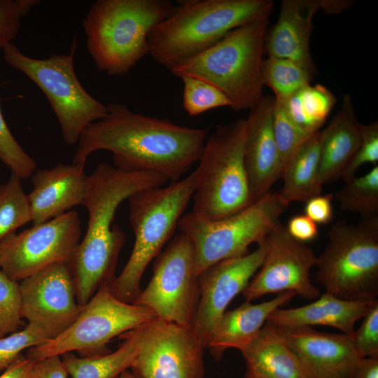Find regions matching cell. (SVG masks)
Here are the masks:
<instances>
[{
	"label": "cell",
	"instance_id": "1",
	"mask_svg": "<svg viewBox=\"0 0 378 378\" xmlns=\"http://www.w3.org/2000/svg\"><path fill=\"white\" fill-rule=\"evenodd\" d=\"M106 108L105 117L80 134L73 164L85 166L92 153L106 150L112 153L118 169L155 173L174 182L199 161L206 130L135 113L121 103H111Z\"/></svg>",
	"mask_w": 378,
	"mask_h": 378
},
{
	"label": "cell",
	"instance_id": "2",
	"mask_svg": "<svg viewBox=\"0 0 378 378\" xmlns=\"http://www.w3.org/2000/svg\"><path fill=\"white\" fill-rule=\"evenodd\" d=\"M168 179L150 172H130L102 162L89 175L83 206L88 213L85 234L70 262L77 302L83 307L104 284H111L126 235L111 225L119 205L134 193L163 186Z\"/></svg>",
	"mask_w": 378,
	"mask_h": 378
},
{
	"label": "cell",
	"instance_id": "3",
	"mask_svg": "<svg viewBox=\"0 0 378 378\" xmlns=\"http://www.w3.org/2000/svg\"><path fill=\"white\" fill-rule=\"evenodd\" d=\"M271 0H181L148 38V54L170 71L211 48L238 27L265 15Z\"/></svg>",
	"mask_w": 378,
	"mask_h": 378
},
{
	"label": "cell",
	"instance_id": "4",
	"mask_svg": "<svg viewBox=\"0 0 378 378\" xmlns=\"http://www.w3.org/2000/svg\"><path fill=\"white\" fill-rule=\"evenodd\" d=\"M169 0H97L83 21L88 50L107 75L130 71L148 54V38L172 12Z\"/></svg>",
	"mask_w": 378,
	"mask_h": 378
},
{
	"label": "cell",
	"instance_id": "5",
	"mask_svg": "<svg viewBox=\"0 0 378 378\" xmlns=\"http://www.w3.org/2000/svg\"><path fill=\"white\" fill-rule=\"evenodd\" d=\"M270 15L233 29L211 48L176 65L171 73L209 82L226 96L234 111L250 109L263 97L262 68Z\"/></svg>",
	"mask_w": 378,
	"mask_h": 378
},
{
	"label": "cell",
	"instance_id": "6",
	"mask_svg": "<svg viewBox=\"0 0 378 378\" xmlns=\"http://www.w3.org/2000/svg\"><path fill=\"white\" fill-rule=\"evenodd\" d=\"M197 180L195 169L166 186L144 189L127 199L135 241L127 264L109 285L111 293L118 300L133 304L141 293L144 272L173 236L192 199Z\"/></svg>",
	"mask_w": 378,
	"mask_h": 378
},
{
	"label": "cell",
	"instance_id": "7",
	"mask_svg": "<svg viewBox=\"0 0 378 378\" xmlns=\"http://www.w3.org/2000/svg\"><path fill=\"white\" fill-rule=\"evenodd\" d=\"M246 120L238 119L216 127L206 139L199 165L190 211L216 220L252 204L244 163Z\"/></svg>",
	"mask_w": 378,
	"mask_h": 378
},
{
	"label": "cell",
	"instance_id": "8",
	"mask_svg": "<svg viewBox=\"0 0 378 378\" xmlns=\"http://www.w3.org/2000/svg\"><path fill=\"white\" fill-rule=\"evenodd\" d=\"M328 236L315 265L326 292L348 300H377L378 216L356 223L337 220Z\"/></svg>",
	"mask_w": 378,
	"mask_h": 378
},
{
	"label": "cell",
	"instance_id": "9",
	"mask_svg": "<svg viewBox=\"0 0 378 378\" xmlns=\"http://www.w3.org/2000/svg\"><path fill=\"white\" fill-rule=\"evenodd\" d=\"M77 42L74 38L68 54H52L38 59L24 54L13 43L2 50L5 62L20 71L43 92L69 145L78 143L83 130L105 117L106 105L100 102L81 85L74 69Z\"/></svg>",
	"mask_w": 378,
	"mask_h": 378
},
{
	"label": "cell",
	"instance_id": "10",
	"mask_svg": "<svg viewBox=\"0 0 378 378\" xmlns=\"http://www.w3.org/2000/svg\"><path fill=\"white\" fill-rule=\"evenodd\" d=\"M288 206L277 191L216 220H202L191 212L183 214L177 227L193 244L196 275L219 261L249 253V246L259 244L280 223Z\"/></svg>",
	"mask_w": 378,
	"mask_h": 378
},
{
	"label": "cell",
	"instance_id": "11",
	"mask_svg": "<svg viewBox=\"0 0 378 378\" xmlns=\"http://www.w3.org/2000/svg\"><path fill=\"white\" fill-rule=\"evenodd\" d=\"M109 285L104 284L97 290L66 330L43 344L29 348L27 356L37 362L74 351L83 357L104 355L111 352L106 344L113 338L157 318L146 307L118 300Z\"/></svg>",
	"mask_w": 378,
	"mask_h": 378
},
{
	"label": "cell",
	"instance_id": "12",
	"mask_svg": "<svg viewBox=\"0 0 378 378\" xmlns=\"http://www.w3.org/2000/svg\"><path fill=\"white\" fill-rule=\"evenodd\" d=\"M153 272L133 304L150 309L158 318L192 326L200 289L191 239L181 232L172 238L156 258Z\"/></svg>",
	"mask_w": 378,
	"mask_h": 378
},
{
	"label": "cell",
	"instance_id": "13",
	"mask_svg": "<svg viewBox=\"0 0 378 378\" xmlns=\"http://www.w3.org/2000/svg\"><path fill=\"white\" fill-rule=\"evenodd\" d=\"M126 332L138 345L130 368L141 378H203L205 347L192 326L155 318Z\"/></svg>",
	"mask_w": 378,
	"mask_h": 378
},
{
	"label": "cell",
	"instance_id": "14",
	"mask_svg": "<svg viewBox=\"0 0 378 378\" xmlns=\"http://www.w3.org/2000/svg\"><path fill=\"white\" fill-rule=\"evenodd\" d=\"M80 234V220L74 211L14 232L0 242V268L11 279L20 281L52 264L70 262Z\"/></svg>",
	"mask_w": 378,
	"mask_h": 378
},
{
	"label": "cell",
	"instance_id": "15",
	"mask_svg": "<svg viewBox=\"0 0 378 378\" xmlns=\"http://www.w3.org/2000/svg\"><path fill=\"white\" fill-rule=\"evenodd\" d=\"M263 262L243 290L246 301L267 294L293 291L307 300H315L320 290L312 282L310 272L316 265L314 251L296 240L281 222L263 239Z\"/></svg>",
	"mask_w": 378,
	"mask_h": 378
},
{
	"label": "cell",
	"instance_id": "16",
	"mask_svg": "<svg viewBox=\"0 0 378 378\" xmlns=\"http://www.w3.org/2000/svg\"><path fill=\"white\" fill-rule=\"evenodd\" d=\"M19 284L22 318L40 328L50 339L66 330L81 312L70 262L52 264Z\"/></svg>",
	"mask_w": 378,
	"mask_h": 378
},
{
	"label": "cell",
	"instance_id": "17",
	"mask_svg": "<svg viewBox=\"0 0 378 378\" xmlns=\"http://www.w3.org/2000/svg\"><path fill=\"white\" fill-rule=\"evenodd\" d=\"M262 240L253 251L219 261L197 276L200 298L192 326L205 349L215 325L228 304L243 292L260 267L265 255Z\"/></svg>",
	"mask_w": 378,
	"mask_h": 378
},
{
	"label": "cell",
	"instance_id": "18",
	"mask_svg": "<svg viewBox=\"0 0 378 378\" xmlns=\"http://www.w3.org/2000/svg\"><path fill=\"white\" fill-rule=\"evenodd\" d=\"M270 324L310 378H350L363 358L349 335L317 331L310 326Z\"/></svg>",
	"mask_w": 378,
	"mask_h": 378
},
{
	"label": "cell",
	"instance_id": "19",
	"mask_svg": "<svg viewBox=\"0 0 378 378\" xmlns=\"http://www.w3.org/2000/svg\"><path fill=\"white\" fill-rule=\"evenodd\" d=\"M274 101L272 95L263 96L246 120L244 163L253 202L270 192L282 176L272 126Z\"/></svg>",
	"mask_w": 378,
	"mask_h": 378
},
{
	"label": "cell",
	"instance_id": "20",
	"mask_svg": "<svg viewBox=\"0 0 378 378\" xmlns=\"http://www.w3.org/2000/svg\"><path fill=\"white\" fill-rule=\"evenodd\" d=\"M84 165L58 164L31 175L32 190L27 195L33 225L58 217L83 204L89 184Z\"/></svg>",
	"mask_w": 378,
	"mask_h": 378
},
{
	"label": "cell",
	"instance_id": "21",
	"mask_svg": "<svg viewBox=\"0 0 378 378\" xmlns=\"http://www.w3.org/2000/svg\"><path fill=\"white\" fill-rule=\"evenodd\" d=\"M320 0L283 1L276 24L267 33L265 52L268 57L290 59L314 76L317 72L310 52L312 19Z\"/></svg>",
	"mask_w": 378,
	"mask_h": 378
},
{
	"label": "cell",
	"instance_id": "22",
	"mask_svg": "<svg viewBox=\"0 0 378 378\" xmlns=\"http://www.w3.org/2000/svg\"><path fill=\"white\" fill-rule=\"evenodd\" d=\"M295 295L293 291H285L261 303L246 301L234 309L225 312L215 325L206 348L216 360H220L228 349L241 351L258 335L270 314Z\"/></svg>",
	"mask_w": 378,
	"mask_h": 378
},
{
	"label": "cell",
	"instance_id": "23",
	"mask_svg": "<svg viewBox=\"0 0 378 378\" xmlns=\"http://www.w3.org/2000/svg\"><path fill=\"white\" fill-rule=\"evenodd\" d=\"M377 300H348L326 292L306 305L276 309L267 322L285 327L325 326L351 335L355 330L356 321L366 314Z\"/></svg>",
	"mask_w": 378,
	"mask_h": 378
},
{
	"label": "cell",
	"instance_id": "24",
	"mask_svg": "<svg viewBox=\"0 0 378 378\" xmlns=\"http://www.w3.org/2000/svg\"><path fill=\"white\" fill-rule=\"evenodd\" d=\"M361 125L357 120L349 94L343 96L336 115L321 134L320 173L323 184L342 178L361 141Z\"/></svg>",
	"mask_w": 378,
	"mask_h": 378
},
{
	"label": "cell",
	"instance_id": "25",
	"mask_svg": "<svg viewBox=\"0 0 378 378\" xmlns=\"http://www.w3.org/2000/svg\"><path fill=\"white\" fill-rule=\"evenodd\" d=\"M241 352L246 362L244 378H310L268 322Z\"/></svg>",
	"mask_w": 378,
	"mask_h": 378
},
{
	"label": "cell",
	"instance_id": "26",
	"mask_svg": "<svg viewBox=\"0 0 378 378\" xmlns=\"http://www.w3.org/2000/svg\"><path fill=\"white\" fill-rule=\"evenodd\" d=\"M320 131L307 137L286 164L279 191L283 201L306 202L321 195L323 182L320 173Z\"/></svg>",
	"mask_w": 378,
	"mask_h": 378
},
{
	"label": "cell",
	"instance_id": "27",
	"mask_svg": "<svg viewBox=\"0 0 378 378\" xmlns=\"http://www.w3.org/2000/svg\"><path fill=\"white\" fill-rule=\"evenodd\" d=\"M123 342L118 349L104 355L78 358L71 352L62 354V362L71 378H115L130 368L138 345L127 332L118 336Z\"/></svg>",
	"mask_w": 378,
	"mask_h": 378
},
{
	"label": "cell",
	"instance_id": "28",
	"mask_svg": "<svg viewBox=\"0 0 378 378\" xmlns=\"http://www.w3.org/2000/svg\"><path fill=\"white\" fill-rule=\"evenodd\" d=\"M337 98L321 84L307 85L284 101L286 111L295 125L305 134L319 132Z\"/></svg>",
	"mask_w": 378,
	"mask_h": 378
},
{
	"label": "cell",
	"instance_id": "29",
	"mask_svg": "<svg viewBox=\"0 0 378 378\" xmlns=\"http://www.w3.org/2000/svg\"><path fill=\"white\" fill-rule=\"evenodd\" d=\"M333 197L342 210L356 213L360 218L378 216V165L346 181Z\"/></svg>",
	"mask_w": 378,
	"mask_h": 378
},
{
	"label": "cell",
	"instance_id": "30",
	"mask_svg": "<svg viewBox=\"0 0 378 378\" xmlns=\"http://www.w3.org/2000/svg\"><path fill=\"white\" fill-rule=\"evenodd\" d=\"M313 75L295 62L284 58L264 59L262 80L274 94V99L286 101L293 94L309 85Z\"/></svg>",
	"mask_w": 378,
	"mask_h": 378
},
{
	"label": "cell",
	"instance_id": "31",
	"mask_svg": "<svg viewBox=\"0 0 378 378\" xmlns=\"http://www.w3.org/2000/svg\"><path fill=\"white\" fill-rule=\"evenodd\" d=\"M21 180L11 173L9 178L0 184V242L31 222L30 206Z\"/></svg>",
	"mask_w": 378,
	"mask_h": 378
},
{
	"label": "cell",
	"instance_id": "32",
	"mask_svg": "<svg viewBox=\"0 0 378 378\" xmlns=\"http://www.w3.org/2000/svg\"><path fill=\"white\" fill-rule=\"evenodd\" d=\"M183 106L191 116L211 109L229 106L226 96L216 87L201 78L183 76Z\"/></svg>",
	"mask_w": 378,
	"mask_h": 378
},
{
	"label": "cell",
	"instance_id": "33",
	"mask_svg": "<svg viewBox=\"0 0 378 378\" xmlns=\"http://www.w3.org/2000/svg\"><path fill=\"white\" fill-rule=\"evenodd\" d=\"M272 126L283 173L293 153L310 135L302 132L292 120L284 102L275 99L272 109Z\"/></svg>",
	"mask_w": 378,
	"mask_h": 378
},
{
	"label": "cell",
	"instance_id": "34",
	"mask_svg": "<svg viewBox=\"0 0 378 378\" xmlns=\"http://www.w3.org/2000/svg\"><path fill=\"white\" fill-rule=\"evenodd\" d=\"M0 160L21 179L31 177L36 169L34 160L15 139L4 120L0 106Z\"/></svg>",
	"mask_w": 378,
	"mask_h": 378
},
{
	"label": "cell",
	"instance_id": "35",
	"mask_svg": "<svg viewBox=\"0 0 378 378\" xmlns=\"http://www.w3.org/2000/svg\"><path fill=\"white\" fill-rule=\"evenodd\" d=\"M49 340L43 330L30 323L20 331L0 337V372L10 365L24 349L43 344Z\"/></svg>",
	"mask_w": 378,
	"mask_h": 378
},
{
	"label": "cell",
	"instance_id": "36",
	"mask_svg": "<svg viewBox=\"0 0 378 378\" xmlns=\"http://www.w3.org/2000/svg\"><path fill=\"white\" fill-rule=\"evenodd\" d=\"M21 293L18 281L0 268V331L5 335L16 332L22 323Z\"/></svg>",
	"mask_w": 378,
	"mask_h": 378
},
{
	"label": "cell",
	"instance_id": "37",
	"mask_svg": "<svg viewBox=\"0 0 378 378\" xmlns=\"http://www.w3.org/2000/svg\"><path fill=\"white\" fill-rule=\"evenodd\" d=\"M39 0H0V50L18 35L21 20L41 4Z\"/></svg>",
	"mask_w": 378,
	"mask_h": 378
},
{
	"label": "cell",
	"instance_id": "38",
	"mask_svg": "<svg viewBox=\"0 0 378 378\" xmlns=\"http://www.w3.org/2000/svg\"><path fill=\"white\" fill-rule=\"evenodd\" d=\"M359 147L345 169L342 178L348 181L355 177L358 168L366 163L378 165V122L361 125Z\"/></svg>",
	"mask_w": 378,
	"mask_h": 378
},
{
	"label": "cell",
	"instance_id": "39",
	"mask_svg": "<svg viewBox=\"0 0 378 378\" xmlns=\"http://www.w3.org/2000/svg\"><path fill=\"white\" fill-rule=\"evenodd\" d=\"M362 318L358 329L350 335L353 343L362 358L378 357V300Z\"/></svg>",
	"mask_w": 378,
	"mask_h": 378
},
{
	"label": "cell",
	"instance_id": "40",
	"mask_svg": "<svg viewBox=\"0 0 378 378\" xmlns=\"http://www.w3.org/2000/svg\"><path fill=\"white\" fill-rule=\"evenodd\" d=\"M333 195L315 196L305 202L304 214L316 224H328L332 220Z\"/></svg>",
	"mask_w": 378,
	"mask_h": 378
},
{
	"label": "cell",
	"instance_id": "41",
	"mask_svg": "<svg viewBox=\"0 0 378 378\" xmlns=\"http://www.w3.org/2000/svg\"><path fill=\"white\" fill-rule=\"evenodd\" d=\"M286 227L292 237L304 243L314 239L318 234L317 224L305 214L293 216Z\"/></svg>",
	"mask_w": 378,
	"mask_h": 378
},
{
	"label": "cell",
	"instance_id": "42",
	"mask_svg": "<svg viewBox=\"0 0 378 378\" xmlns=\"http://www.w3.org/2000/svg\"><path fill=\"white\" fill-rule=\"evenodd\" d=\"M68 374L59 356H51L35 362L34 378H67Z\"/></svg>",
	"mask_w": 378,
	"mask_h": 378
},
{
	"label": "cell",
	"instance_id": "43",
	"mask_svg": "<svg viewBox=\"0 0 378 378\" xmlns=\"http://www.w3.org/2000/svg\"><path fill=\"white\" fill-rule=\"evenodd\" d=\"M35 362L21 354L0 375V378H34Z\"/></svg>",
	"mask_w": 378,
	"mask_h": 378
},
{
	"label": "cell",
	"instance_id": "44",
	"mask_svg": "<svg viewBox=\"0 0 378 378\" xmlns=\"http://www.w3.org/2000/svg\"><path fill=\"white\" fill-rule=\"evenodd\" d=\"M350 378H378V357L361 358Z\"/></svg>",
	"mask_w": 378,
	"mask_h": 378
},
{
	"label": "cell",
	"instance_id": "45",
	"mask_svg": "<svg viewBox=\"0 0 378 378\" xmlns=\"http://www.w3.org/2000/svg\"><path fill=\"white\" fill-rule=\"evenodd\" d=\"M119 378H141L132 371H128L127 370H124L121 374L119 375Z\"/></svg>",
	"mask_w": 378,
	"mask_h": 378
},
{
	"label": "cell",
	"instance_id": "46",
	"mask_svg": "<svg viewBox=\"0 0 378 378\" xmlns=\"http://www.w3.org/2000/svg\"><path fill=\"white\" fill-rule=\"evenodd\" d=\"M2 260H3V255H2V252L0 249V267H1V262H2Z\"/></svg>",
	"mask_w": 378,
	"mask_h": 378
},
{
	"label": "cell",
	"instance_id": "47",
	"mask_svg": "<svg viewBox=\"0 0 378 378\" xmlns=\"http://www.w3.org/2000/svg\"><path fill=\"white\" fill-rule=\"evenodd\" d=\"M4 335L0 331V337H2Z\"/></svg>",
	"mask_w": 378,
	"mask_h": 378
}]
</instances>
